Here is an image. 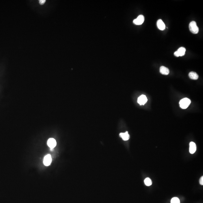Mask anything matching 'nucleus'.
Wrapping results in <instances>:
<instances>
[{"label": "nucleus", "instance_id": "13", "mask_svg": "<svg viewBox=\"0 0 203 203\" xmlns=\"http://www.w3.org/2000/svg\"><path fill=\"white\" fill-rule=\"evenodd\" d=\"M144 182L145 184L147 186H150L152 184L151 180L149 178H146L144 181Z\"/></svg>", "mask_w": 203, "mask_h": 203}, {"label": "nucleus", "instance_id": "8", "mask_svg": "<svg viewBox=\"0 0 203 203\" xmlns=\"http://www.w3.org/2000/svg\"><path fill=\"white\" fill-rule=\"evenodd\" d=\"M196 150V144L193 142H191L190 143L189 152L191 154H193Z\"/></svg>", "mask_w": 203, "mask_h": 203}, {"label": "nucleus", "instance_id": "4", "mask_svg": "<svg viewBox=\"0 0 203 203\" xmlns=\"http://www.w3.org/2000/svg\"><path fill=\"white\" fill-rule=\"evenodd\" d=\"M52 162V158L50 154H48L45 156L43 160V163L45 166H49L51 164Z\"/></svg>", "mask_w": 203, "mask_h": 203}, {"label": "nucleus", "instance_id": "7", "mask_svg": "<svg viewBox=\"0 0 203 203\" xmlns=\"http://www.w3.org/2000/svg\"><path fill=\"white\" fill-rule=\"evenodd\" d=\"M157 27L160 30H164L166 28V26L164 22L161 19H159L157 22Z\"/></svg>", "mask_w": 203, "mask_h": 203}, {"label": "nucleus", "instance_id": "15", "mask_svg": "<svg viewBox=\"0 0 203 203\" xmlns=\"http://www.w3.org/2000/svg\"><path fill=\"white\" fill-rule=\"evenodd\" d=\"M46 0H39V4L40 5H43L46 2Z\"/></svg>", "mask_w": 203, "mask_h": 203}, {"label": "nucleus", "instance_id": "3", "mask_svg": "<svg viewBox=\"0 0 203 203\" xmlns=\"http://www.w3.org/2000/svg\"><path fill=\"white\" fill-rule=\"evenodd\" d=\"M144 21V16L142 15H139L137 18L134 19L133 21L134 24L136 25H141L142 24Z\"/></svg>", "mask_w": 203, "mask_h": 203}, {"label": "nucleus", "instance_id": "11", "mask_svg": "<svg viewBox=\"0 0 203 203\" xmlns=\"http://www.w3.org/2000/svg\"><path fill=\"white\" fill-rule=\"evenodd\" d=\"M189 77L190 78L193 80H197L199 78V76L195 72H191L189 74Z\"/></svg>", "mask_w": 203, "mask_h": 203}, {"label": "nucleus", "instance_id": "12", "mask_svg": "<svg viewBox=\"0 0 203 203\" xmlns=\"http://www.w3.org/2000/svg\"><path fill=\"white\" fill-rule=\"evenodd\" d=\"M178 52L179 54V56H183L185 54L186 49L183 47H181L178 50Z\"/></svg>", "mask_w": 203, "mask_h": 203}, {"label": "nucleus", "instance_id": "6", "mask_svg": "<svg viewBox=\"0 0 203 203\" xmlns=\"http://www.w3.org/2000/svg\"><path fill=\"white\" fill-rule=\"evenodd\" d=\"M47 144L50 149H54L56 145V142L55 139L50 138L48 141Z\"/></svg>", "mask_w": 203, "mask_h": 203}, {"label": "nucleus", "instance_id": "2", "mask_svg": "<svg viewBox=\"0 0 203 203\" xmlns=\"http://www.w3.org/2000/svg\"><path fill=\"white\" fill-rule=\"evenodd\" d=\"M191 103V100L187 98H184L180 100L179 105L181 108L183 109L187 108Z\"/></svg>", "mask_w": 203, "mask_h": 203}, {"label": "nucleus", "instance_id": "14", "mask_svg": "<svg viewBox=\"0 0 203 203\" xmlns=\"http://www.w3.org/2000/svg\"><path fill=\"white\" fill-rule=\"evenodd\" d=\"M171 203H180V200L178 198L174 197L171 199Z\"/></svg>", "mask_w": 203, "mask_h": 203}, {"label": "nucleus", "instance_id": "10", "mask_svg": "<svg viewBox=\"0 0 203 203\" xmlns=\"http://www.w3.org/2000/svg\"><path fill=\"white\" fill-rule=\"evenodd\" d=\"M120 137H122L123 140L124 141L128 140L129 139L130 136L128 132H126L125 133H121L120 134Z\"/></svg>", "mask_w": 203, "mask_h": 203}, {"label": "nucleus", "instance_id": "9", "mask_svg": "<svg viewBox=\"0 0 203 203\" xmlns=\"http://www.w3.org/2000/svg\"><path fill=\"white\" fill-rule=\"evenodd\" d=\"M160 72L162 74L167 75L170 72H169V69L168 68L162 66L160 67Z\"/></svg>", "mask_w": 203, "mask_h": 203}, {"label": "nucleus", "instance_id": "17", "mask_svg": "<svg viewBox=\"0 0 203 203\" xmlns=\"http://www.w3.org/2000/svg\"><path fill=\"white\" fill-rule=\"evenodd\" d=\"M174 55L175 56H176V57H179V54H178L177 51H176V52H174Z\"/></svg>", "mask_w": 203, "mask_h": 203}, {"label": "nucleus", "instance_id": "16", "mask_svg": "<svg viewBox=\"0 0 203 203\" xmlns=\"http://www.w3.org/2000/svg\"><path fill=\"white\" fill-rule=\"evenodd\" d=\"M200 184L201 185H203V176H202L199 180Z\"/></svg>", "mask_w": 203, "mask_h": 203}, {"label": "nucleus", "instance_id": "1", "mask_svg": "<svg viewBox=\"0 0 203 203\" xmlns=\"http://www.w3.org/2000/svg\"><path fill=\"white\" fill-rule=\"evenodd\" d=\"M190 31L194 34H197L199 31V28L197 26L196 23L195 21L191 22L189 25Z\"/></svg>", "mask_w": 203, "mask_h": 203}, {"label": "nucleus", "instance_id": "5", "mask_svg": "<svg viewBox=\"0 0 203 203\" xmlns=\"http://www.w3.org/2000/svg\"><path fill=\"white\" fill-rule=\"evenodd\" d=\"M147 101V97L144 95H141L138 99V103L140 105H144Z\"/></svg>", "mask_w": 203, "mask_h": 203}]
</instances>
